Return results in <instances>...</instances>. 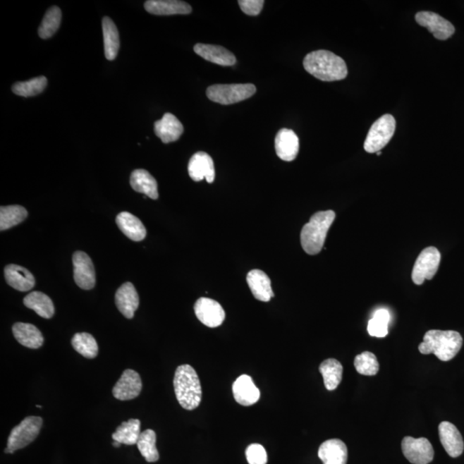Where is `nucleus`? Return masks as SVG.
Returning a JSON list of instances; mask_svg holds the SVG:
<instances>
[{
    "mask_svg": "<svg viewBox=\"0 0 464 464\" xmlns=\"http://www.w3.org/2000/svg\"><path fill=\"white\" fill-rule=\"evenodd\" d=\"M303 64L306 72L321 81L342 80L348 73L343 59L327 50L313 51L306 55Z\"/></svg>",
    "mask_w": 464,
    "mask_h": 464,
    "instance_id": "obj_1",
    "label": "nucleus"
},
{
    "mask_svg": "<svg viewBox=\"0 0 464 464\" xmlns=\"http://www.w3.org/2000/svg\"><path fill=\"white\" fill-rule=\"evenodd\" d=\"M463 337L453 330H429L425 334L419 346L422 355H434L441 361H450L458 355L463 346Z\"/></svg>",
    "mask_w": 464,
    "mask_h": 464,
    "instance_id": "obj_2",
    "label": "nucleus"
},
{
    "mask_svg": "<svg viewBox=\"0 0 464 464\" xmlns=\"http://www.w3.org/2000/svg\"><path fill=\"white\" fill-rule=\"evenodd\" d=\"M176 398L184 410H194L202 398V384L197 373L190 365H183L176 369L174 377Z\"/></svg>",
    "mask_w": 464,
    "mask_h": 464,
    "instance_id": "obj_3",
    "label": "nucleus"
},
{
    "mask_svg": "<svg viewBox=\"0 0 464 464\" xmlns=\"http://www.w3.org/2000/svg\"><path fill=\"white\" fill-rule=\"evenodd\" d=\"M336 219L332 210L318 212L303 227L300 239L303 249L308 255H317L324 248L329 228Z\"/></svg>",
    "mask_w": 464,
    "mask_h": 464,
    "instance_id": "obj_4",
    "label": "nucleus"
},
{
    "mask_svg": "<svg viewBox=\"0 0 464 464\" xmlns=\"http://www.w3.org/2000/svg\"><path fill=\"white\" fill-rule=\"evenodd\" d=\"M252 84L214 85L207 90V96L214 103L229 105L239 103L255 95Z\"/></svg>",
    "mask_w": 464,
    "mask_h": 464,
    "instance_id": "obj_5",
    "label": "nucleus"
},
{
    "mask_svg": "<svg viewBox=\"0 0 464 464\" xmlns=\"http://www.w3.org/2000/svg\"><path fill=\"white\" fill-rule=\"evenodd\" d=\"M396 120L391 115H384L377 119L370 128L364 148L365 152L375 153L386 147L396 131Z\"/></svg>",
    "mask_w": 464,
    "mask_h": 464,
    "instance_id": "obj_6",
    "label": "nucleus"
},
{
    "mask_svg": "<svg viewBox=\"0 0 464 464\" xmlns=\"http://www.w3.org/2000/svg\"><path fill=\"white\" fill-rule=\"evenodd\" d=\"M42 423L41 417H27L11 430L9 438H8L7 448L15 452L29 446L40 434Z\"/></svg>",
    "mask_w": 464,
    "mask_h": 464,
    "instance_id": "obj_7",
    "label": "nucleus"
},
{
    "mask_svg": "<svg viewBox=\"0 0 464 464\" xmlns=\"http://www.w3.org/2000/svg\"><path fill=\"white\" fill-rule=\"evenodd\" d=\"M441 261V255L437 248L428 247L417 257L412 271V280L415 285H422L426 280H432Z\"/></svg>",
    "mask_w": 464,
    "mask_h": 464,
    "instance_id": "obj_8",
    "label": "nucleus"
},
{
    "mask_svg": "<svg viewBox=\"0 0 464 464\" xmlns=\"http://www.w3.org/2000/svg\"><path fill=\"white\" fill-rule=\"evenodd\" d=\"M404 457L413 464H428L434 458V450L426 438L405 437L402 442Z\"/></svg>",
    "mask_w": 464,
    "mask_h": 464,
    "instance_id": "obj_9",
    "label": "nucleus"
},
{
    "mask_svg": "<svg viewBox=\"0 0 464 464\" xmlns=\"http://www.w3.org/2000/svg\"><path fill=\"white\" fill-rule=\"evenodd\" d=\"M415 20L440 41L447 40L455 33V28L451 22L432 11H420L415 16Z\"/></svg>",
    "mask_w": 464,
    "mask_h": 464,
    "instance_id": "obj_10",
    "label": "nucleus"
},
{
    "mask_svg": "<svg viewBox=\"0 0 464 464\" xmlns=\"http://www.w3.org/2000/svg\"><path fill=\"white\" fill-rule=\"evenodd\" d=\"M198 319L209 328H217L226 319V312L219 303L211 298H200L195 305Z\"/></svg>",
    "mask_w": 464,
    "mask_h": 464,
    "instance_id": "obj_11",
    "label": "nucleus"
},
{
    "mask_svg": "<svg viewBox=\"0 0 464 464\" xmlns=\"http://www.w3.org/2000/svg\"><path fill=\"white\" fill-rule=\"evenodd\" d=\"M74 280L84 290L94 288L96 285V273L93 262L89 255L83 251L73 254Z\"/></svg>",
    "mask_w": 464,
    "mask_h": 464,
    "instance_id": "obj_12",
    "label": "nucleus"
},
{
    "mask_svg": "<svg viewBox=\"0 0 464 464\" xmlns=\"http://www.w3.org/2000/svg\"><path fill=\"white\" fill-rule=\"evenodd\" d=\"M141 389H142V381L139 373L128 369L124 371L114 387L113 395L118 400L129 401L139 396Z\"/></svg>",
    "mask_w": 464,
    "mask_h": 464,
    "instance_id": "obj_13",
    "label": "nucleus"
},
{
    "mask_svg": "<svg viewBox=\"0 0 464 464\" xmlns=\"http://www.w3.org/2000/svg\"><path fill=\"white\" fill-rule=\"evenodd\" d=\"M188 174L195 182L206 179L208 183H214L215 168L214 160L210 155L204 152L195 153L188 163Z\"/></svg>",
    "mask_w": 464,
    "mask_h": 464,
    "instance_id": "obj_14",
    "label": "nucleus"
},
{
    "mask_svg": "<svg viewBox=\"0 0 464 464\" xmlns=\"http://www.w3.org/2000/svg\"><path fill=\"white\" fill-rule=\"evenodd\" d=\"M439 434L444 450L451 458H458L463 454L464 442L461 434L455 425L443 422L439 426Z\"/></svg>",
    "mask_w": 464,
    "mask_h": 464,
    "instance_id": "obj_15",
    "label": "nucleus"
},
{
    "mask_svg": "<svg viewBox=\"0 0 464 464\" xmlns=\"http://www.w3.org/2000/svg\"><path fill=\"white\" fill-rule=\"evenodd\" d=\"M275 151L283 161L291 162L296 159L300 152V140L293 130L283 128L275 137Z\"/></svg>",
    "mask_w": 464,
    "mask_h": 464,
    "instance_id": "obj_16",
    "label": "nucleus"
},
{
    "mask_svg": "<svg viewBox=\"0 0 464 464\" xmlns=\"http://www.w3.org/2000/svg\"><path fill=\"white\" fill-rule=\"evenodd\" d=\"M232 392L236 402L246 407L257 403L261 396L260 389L255 386L253 379L248 375L238 377L232 385Z\"/></svg>",
    "mask_w": 464,
    "mask_h": 464,
    "instance_id": "obj_17",
    "label": "nucleus"
},
{
    "mask_svg": "<svg viewBox=\"0 0 464 464\" xmlns=\"http://www.w3.org/2000/svg\"><path fill=\"white\" fill-rule=\"evenodd\" d=\"M116 305L119 312L128 319H132L139 307L140 298L135 286L127 282L117 290Z\"/></svg>",
    "mask_w": 464,
    "mask_h": 464,
    "instance_id": "obj_18",
    "label": "nucleus"
},
{
    "mask_svg": "<svg viewBox=\"0 0 464 464\" xmlns=\"http://www.w3.org/2000/svg\"><path fill=\"white\" fill-rule=\"evenodd\" d=\"M194 50L199 56L202 57L204 60L214 63V64L231 66L237 62L235 55L221 46L198 43L195 46Z\"/></svg>",
    "mask_w": 464,
    "mask_h": 464,
    "instance_id": "obj_19",
    "label": "nucleus"
},
{
    "mask_svg": "<svg viewBox=\"0 0 464 464\" xmlns=\"http://www.w3.org/2000/svg\"><path fill=\"white\" fill-rule=\"evenodd\" d=\"M183 131V125L171 113L165 114L162 119L154 123L156 135L160 138L164 144L175 142L182 136Z\"/></svg>",
    "mask_w": 464,
    "mask_h": 464,
    "instance_id": "obj_20",
    "label": "nucleus"
},
{
    "mask_svg": "<svg viewBox=\"0 0 464 464\" xmlns=\"http://www.w3.org/2000/svg\"><path fill=\"white\" fill-rule=\"evenodd\" d=\"M318 457L324 464H347L348 447L341 439H329L321 444Z\"/></svg>",
    "mask_w": 464,
    "mask_h": 464,
    "instance_id": "obj_21",
    "label": "nucleus"
},
{
    "mask_svg": "<svg viewBox=\"0 0 464 464\" xmlns=\"http://www.w3.org/2000/svg\"><path fill=\"white\" fill-rule=\"evenodd\" d=\"M147 13L157 16L187 15L192 13L188 3L179 0H149L145 3Z\"/></svg>",
    "mask_w": 464,
    "mask_h": 464,
    "instance_id": "obj_22",
    "label": "nucleus"
},
{
    "mask_svg": "<svg viewBox=\"0 0 464 464\" xmlns=\"http://www.w3.org/2000/svg\"><path fill=\"white\" fill-rule=\"evenodd\" d=\"M247 282L251 293L257 300L269 302L274 298L270 279L263 271L258 269L250 271L248 274Z\"/></svg>",
    "mask_w": 464,
    "mask_h": 464,
    "instance_id": "obj_23",
    "label": "nucleus"
},
{
    "mask_svg": "<svg viewBox=\"0 0 464 464\" xmlns=\"http://www.w3.org/2000/svg\"><path fill=\"white\" fill-rule=\"evenodd\" d=\"M5 277L8 285L20 292H28L35 284L34 275L25 267L11 264L6 267Z\"/></svg>",
    "mask_w": 464,
    "mask_h": 464,
    "instance_id": "obj_24",
    "label": "nucleus"
},
{
    "mask_svg": "<svg viewBox=\"0 0 464 464\" xmlns=\"http://www.w3.org/2000/svg\"><path fill=\"white\" fill-rule=\"evenodd\" d=\"M13 332L16 340L26 348H40L44 342L42 332L33 324L17 322L13 325Z\"/></svg>",
    "mask_w": 464,
    "mask_h": 464,
    "instance_id": "obj_25",
    "label": "nucleus"
},
{
    "mask_svg": "<svg viewBox=\"0 0 464 464\" xmlns=\"http://www.w3.org/2000/svg\"><path fill=\"white\" fill-rule=\"evenodd\" d=\"M116 224L119 229L133 241L140 242L147 236V229L135 215L123 212L117 215Z\"/></svg>",
    "mask_w": 464,
    "mask_h": 464,
    "instance_id": "obj_26",
    "label": "nucleus"
},
{
    "mask_svg": "<svg viewBox=\"0 0 464 464\" xmlns=\"http://www.w3.org/2000/svg\"><path fill=\"white\" fill-rule=\"evenodd\" d=\"M130 184L133 190L141 193L149 198H159L157 181L147 171L142 169L133 171L130 178Z\"/></svg>",
    "mask_w": 464,
    "mask_h": 464,
    "instance_id": "obj_27",
    "label": "nucleus"
},
{
    "mask_svg": "<svg viewBox=\"0 0 464 464\" xmlns=\"http://www.w3.org/2000/svg\"><path fill=\"white\" fill-rule=\"evenodd\" d=\"M23 304L27 308L33 310L35 313L46 319L52 318L54 314V306L52 300L41 292H33L28 294L23 298Z\"/></svg>",
    "mask_w": 464,
    "mask_h": 464,
    "instance_id": "obj_28",
    "label": "nucleus"
},
{
    "mask_svg": "<svg viewBox=\"0 0 464 464\" xmlns=\"http://www.w3.org/2000/svg\"><path fill=\"white\" fill-rule=\"evenodd\" d=\"M102 23H103L105 57L109 61H114L120 49L119 32L111 18L105 17Z\"/></svg>",
    "mask_w": 464,
    "mask_h": 464,
    "instance_id": "obj_29",
    "label": "nucleus"
},
{
    "mask_svg": "<svg viewBox=\"0 0 464 464\" xmlns=\"http://www.w3.org/2000/svg\"><path fill=\"white\" fill-rule=\"evenodd\" d=\"M319 372L324 377L325 388L329 391H335L342 380L343 367L336 359H328L322 362Z\"/></svg>",
    "mask_w": 464,
    "mask_h": 464,
    "instance_id": "obj_30",
    "label": "nucleus"
},
{
    "mask_svg": "<svg viewBox=\"0 0 464 464\" xmlns=\"http://www.w3.org/2000/svg\"><path fill=\"white\" fill-rule=\"evenodd\" d=\"M140 425V420L137 419H131L128 422L121 423L112 434L114 441L128 446L137 444L141 434Z\"/></svg>",
    "mask_w": 464,
    "mask_h": 464,
    "instance_id": "obj_31",
    "label": "nucleus"
},
{
    "mask_svg": "<svg viewBox=\"0 0 464 464\" xmlns=\"http://www.w3.org/2000/svg\"><path fill=\"white\" fill-rule=\"evenodd\" d=\"M28 216L25 207L18 205L1 207L0 208V230L10 229L25 220Z\"/></svg>",
    "mask_w": 464,
    "mask_h": 464,
    "instance_id": "obj_32",
    "label": "nucleus"
},
{
    "mask_svg": "<svg viewBox=\"0 0 464 464\" xmlns=\"http://www.w3.org/2000/svg\"><path fill=\"white\" fill-rule=\"evenodd\" d=\"M156 442V432L151 429L141 432L139 440H138V449L148 463L159 461V453L157 449Z\"/></svg>",
    "mask_w": 464,
    "mask_h": 464,
    "instance_id": "obj_33",
    "label": "nucleus"
},
{
    "mask_svg": "<svg viewBox=\"0 0 464 464\" xmlns=\"http://www.w3.org/2000/svg\"><path fill=\"white\" fill-rule=\"evenodd\" d=\"M62 13L60 8L52 6L47 11L39 27L38 34L42 39H49L56 33L60 28Z\"/></svg>",
    "mask_w": 464,
    "mask_h": 464,
    "instance_id": "obj_34",
    "label": "nucleus"
},
{
    "mask_svg": "<svg viewBox=\"0 0 464 464\" xmlns=\"http://www.w3.org/2000/svg\"><path fill=\"white\" fill-rule=\"evenodd\" d=\"M72 345L74 349L82 356L87 359H94L98 355L97 342L88 333H78L73 336Z\"/></svg>",
    "mask_w": 464,
    "mask_h": 464,
    "instance_id": "obj_35",
    "label": "nucleus"
},
{
    "mask_svg": "<svg viewBox=\"0 0 464 464\" xmlns=\"http://www.w3.org/2000/svg\"><path fill=\"white\" fill-rule=\"evenodd\" d=\"M48 85V80L44 76L34 78L25 82H18L13 86L16 95L29 97L38 95L43 92Z\"/></svg>",
    "mask_w": 464,
    "mask_h": 464,
    "instance_id": "obj_36",
    "label": "nucleus"
},
{
    "mask_svg": "<svg viewBox=\"0 0 464 464\" xmlns=\"http://www.w3.org/2000/svg\"><path fill=\"white\" fill-rule=\"evenodd\" d=\"M391 315L387 310H377L374 316L368 322V333L373 337L383 338L388 335V325Z\"/></svg>",
    "mask_w": 464,
    "mask_h": 464,
    "instance_id": "obj_37",
    "label": "nucleus"
},
{
    "mask_svg": "<svg viewBox=\"0 0 464 464\" xmlns=\"http://www.w3.org/2000/svg\"><path fill=\"white\" fill-rule=\"evenodd\" d=\"M355 367L356 371L364 376H375L379 371V361L374 353L371 352H364L357 355Z\"/></svg>",
    "mask_w": 464,
    "mask_h": 464,
    "instance_id": "obj_38",
    "label": "nucleus"
},
{
    "mask_svg": "<svg viewBox=\"0 0 464 464\" xmlns=\"http://www.w3.org/2000/svg\"><path fill=\"white\" fill-rule=\"evenodd\" d=\"M246 458L249 464H267V454L264 447L259 444H252L248 446Z\"/></svg>",
    "mask_w": 464,
    "mask_h": 464,
    "instance_id": "obj_39",
    "label": "nucleus"
},
{
    "mask_svg": "<svg viewBox=\"0 0 464 464\" xmlns=\"http://www.w3.org/2000/svg\"><path fill=\"white\" fill-rule=\"evenodd\" d=\"M264 3L263 0H239L238 5L243 13L257 16L261 13Z\"/></svg>",
    "mask_w": 464,
    "mask_h": 464,
    "instance_id": "obj_40",
    "label": "nucleus"
},
{
    "mask_svg": "<svg viewBox=\"0 0 464 464\" xmlns=\"http://www.w3.org/2000/svg\"><path fill=\"white\" fill-rule=\"evenodd\" d=\"M113 446L118 448V447H120L121 446V444L119 443V442H117V441H114L113 442Z\"/></svg>",
    "mask_w": 464,
    "mask_h": 464,
    "instance_id": "obj_41",
    "label": "nucleus"
},
{
    "mask_svg": "<svg viewBox=\"0 0 464 464\" xmlns=\"http://www.w3.org/2000/svg\"><path fill=\"white\" fill-rule=\"evenodd\" d=\"M377 156H380V155H381V151H380V152H377Z\"/></svg>",
    "mask_w": 464,
    "mask_h": 464,
    "instance_id": "obj_42",
    "label": "nucleus"
},
{
    "mask_svg": "<svg viewBox=\"0 0 464 464\" xmlns=\"http://www.w3.org/2000/svg\"><path fill=\"white\" fill-rule=\"evenodd\" d=\"M37 407L38 408H42V406H40V405H37Z\"/></svg>",
    "mask_w": 464,
    "mask_h": 464,
    "instance_id": "obj_43",
    "label": "nucleus"
}]
</instances>
